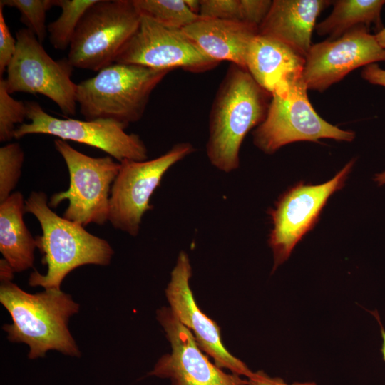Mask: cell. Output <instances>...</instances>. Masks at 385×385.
Here are the masks:
<instances>
[{
    "label": "cell",
    "instance_id": "33",
    "mask_svg": "<svg viewBox=\"0 0 385 385\" xmlns=\"http://www.w3.org/2000/svg\"><path fill=\"white\" fill-rule=\"evenodd\" d=\"M375 37L379 45L385 49V27L379 31Z\"/></svg>",
    "mask_w": 385,
    "mask_h": 385
},
{
    "label": "cell",
    "instance_id": "32",
    "mask_svg": "<svg viewBox=\"0 0 385 385\" xmlns=\"http://www.w3.org/2000/svg\"><path fill=\"white\" fill-rule=\"evenodd\" d=\"M185 2L192 12L199 14L200 9V0H185Z\"/></svg>",
    "mask_w": 385,
    "mask_h": 385
},
{
    "label": "cell",
    "instance_id": "9",
    "mask_svg": "<svg viewBox=\"0 0 385 385\" xmlns=\"http://www.w3.org/2000/svg\"><path fill=\"white\" fill-rule=\"evenodd\" d=\"M195 151L188 142L174 145L152 160L120 162L110 195L108 221L128 235H138L144 214L152 210L150 199L165 173L175 163Z\"/></svg>",
    "mask_w": 385,
    "mask_h": 385
},
{
    "label": "cell",
    "instance_id": "21",
    "mask_svg": "<svg viewBox=\"0 0 385 385\" xmlns=\"http://www.w3.org/2000/svg\"><path fill=\"white\" fill-rule=\"evenodd\" d=\"M97 0H53L61 9L60 16L47 26L50 42L55 49L69 48L76 30L86 11Z\"/></svg>",
    "mask_w": 385,
    "mask_h": 385
},
{
    "label": "cell",
    "instance_id": "18",
    "mask_svg": "<svg viewBox=\"0 0 385 385\" xmlns=\"http://www.w3.org/2000/svg\"><path fill=\"white\" fill-rule=\"evenodd\" d=\"M182 31L208 57L245 68L248 46L258 28L240 21L202 18Z\"/></svg>",
    "mask_w": 385,
    "mask_h": 385
},
{
    "label": "cell",
    "instance_id": "23",
    "mask_svg": "<svg viewBox=\"0 0 385 385\" xmlns=\"http://www.w3.org/2000/svg\"><path fill=\"white\" fill-rule=\"evenodd\" d=\"M0 6L16 9L21 14V21L26 26L42 43L47 31L46 12L53 6V0H1Z\"/></svg>",
    "mask_w": 385,
    "mask_h": 385
},
{
    "label": "cell",
    "instance_id": "7",
    "mask_svg": "<svg viewBox=\"0 0 385 385\" xmlns=\"http://www.w3.org/2000/svg\"><path fill=\"white\" fill-rule=\"evenodd\" d=\"M307 91L301 77L284 93L272 95L264 120L252 133L257 148L272 154L293 142L322 138L350 142L354 139V132L340 129L317 113Z\"/></svg>",
    "mask_w": 385,
    "mask_h": 385
},
{
    "label": "cell",
    "instance_id": "31",
    "mask_svg": "<svg viewBox=\"0 0 385 385\" xmlns=\"http://www.w3.org/2000/svg\"><path fill=\"white\" fill-rule=\"evenodd\" d=\"M371 314L375 317V318L376 319L380 326V331H381V338H382V344H381V351L382 353L383 359L385 361V329L380 320V317L378 312L376 311H374V312H371Z\"/></svg>",
    "mask_w": 385,
    "mask_h": 385
},
{
    "label": "cell",
    "instance_id": "15",
    "mask_svg": "<svg viewBox=\"0 0 385 385\" xmlns=\"http://www.w3.org/2000/svg\"><path fill=\"white\" fill-rule=\"evenodd\" d=\"M192 274L189 257L185 252L180 251L165 289L170 309L193 334L200 348L214 359L217 366L249 378L253 371L227 351L222 344L220 327L197 304L190 287Z\"/></svg>",
    "mask_w": 385,
    "mask_h": 385
},
{
    "label": "cell",
    "instance_id": "16",
    "mask_svg": "<svg viewBox=\"0 0 385 385\" xmlns=\"http://www.w3.org/2000/svg\"><path fill=\"white\" fill-rule=\"evenodd\" d=\"M305 58L282 42L257 34L245 56V69L272 95L286 91L302 77Z\"/></svg>",
    "mask_w": 385,
    "mask_h": 385
},
{
    "label": "cell",
    "instance_id": "29",
    "mask_svg": "<svg viewBox=\"0 0 385 385\" xmlns=\"http://www.w3.org/2000/svg\"><path fill=\"white\" fill-rule=\"evenodd\" d=\"M247 385H317L315 382H294L288 384L279 377H272L263 371L253 372L252 375L247 378Z\"/></svg>",
    "mask_w": 385,
    "mask_h": 385
},
{
    "label": "cell",
    "instance_id": "2",
    "mask_svg": "<svg viewBox=\"0 0 385 385\" xmlns=\"http://www.w3.org/2000/svg\"><path fill=\"white\" fill-rule=\"evenodd\" d=\"M270 94L245 68L231 63L217 89L209 118L206 153L217 169L230 173L239 168L242 143L249 131L264 120Z\"/></svg>",
    "mask_w": 385,
    "mask_h": 385
},
{
    "label": "cell",
    "instance_id": "30",
    "mask_svg": "<svg viewBox=\"0 0 385 385\" xmlns=\"http://www.w3.org/2000/svg\"><path fill=\"white\" fill-rule=\"evenodd\" d=\"M362 78L369 83L385 87V69L372 63L364 67Z\"/></svg>",
    "mask_w": 385,
    "mask_h": 385
},
{
    "label": "cell",
    "instance_id": "10",
    "mask_svg": "<svg viewBox=\"0 0 385 385\" xmlns=\"http://www.w3.org/2000/svg\"><path fill=\"white\" fill-rule=\"evenodd\" d=\"M25 103L30 122L16 128V139L31 134L50 135L98 148L119 163L148 159V149L140 136L127 133L125 131L127 127L119 122L110 119H61L47 113L36 101Z\"/></svg>",
    "mask_w": 385,
    "mask_h": 385
},
{
    "label": "cell",
    "instance_id": "20",
    "mask_svg": "<svg viewBox=\"0 0 385 385\" xmlns=\"http://www.w3.org/2000/svg\"><path fill=\"white\" fill-rule=\"evenodd\" d=\"M331 14L315 26L317 34L335 40L359 26H382L381 12L385 0H338Z\"/></svg>",
    "mask_w": 385,
    "mask_h": 385
},
{
    "label": "cell",
    "instance_id": "1",
    "mask_svg": "<svg viewBox=\"0 0 385 385\" xmlns=\"http://www.w3.org/2000/svg\"><path fill=\"white\" fill-rule=\"evenodd\" d=\"M14 276H0V302L10 314L12 323L3 329L11 342L26 344L31 359L56 350L79 356L81 353L68 327L69 318L79 304L61 289L29 294L11 282Z\"/></svg>",
    "mask_w": 385,
    "mask_h": 385
},
{
    "label": "cell",
    "instance_id": "24",
    "mask_svg": "<svg viewBox=\"0 0 385 385\" xmlns=\"http://www.w3.org/2000/svg\"><path fill=\"white\" fill-rule=\"evenodd\" d=\"M24 152L18 143H11L0 148V202L14 192L20 177Z\"/></svg>",
    "mask_w": 385,
    "mask_h": 385
},
{
    "label": "cell",
    "instance_id": "11",
    "mask_svg": "<svg viewBox=\"0 0 385 385\" xmlns=\"http://www.w3.org/2000/svg\"><path fill=\"white\" fill-rule=\"evenodd\" d=\"M354 163V160L349 161L324 183H299L282 194L270 210L273 227L268 242L273 252V271L289 258L298 242L314 227L329 197L344 186Z\"/></svg>",
    "mask_w": 385,
    "mask_h": 385
},
{
    "label": "cell",
    "instance_id": "8",
    "mask_svg": "<svg viewBox=\"0 0 385 385\" xmlns=\"http://www.w3.org/2000/svg\"><path fill=\"white\" fill-rule=\"evenodd\" d=\"M15 54L6 69L5 83L10 94H40L54 102L67 115L76 113L77 84L68 58L53 59L27 29L16 31Z\"/></svg>",
    "mask_w": 385,
    "mask_h": 385
},
{
    "label": "cell",
    "instance_id": "25",
    "mask_svg": "<svg viewBox=\"0 0 385 385\" xmlns=\"http://www.w3.org/2000/svg\"><path fill=\"white\" fill-rule=\"evenodd\" d=\"M26 118L25 102L14 98L7 91L5 79L0 78V141H10L14 138L16 125L23 124Z\"/></svg>",
    "mask_w": 385,
    "mask_h": 385
},
{
    "label": "cell",
    "instance_id": "5",
    "mask_svg": "<svg viewBox=\"0 0 385 385\" xmlns=\"http://www.w3.org/2000/svg\"><path fill=\"white\" fill-rule=\"evenodd\" d=\"M140 18L133 0H97L80 21L68 61L73 68L98 72L114 63L137 31Z\"/></svg>",
    "mask_w": 385,
    "mask_h": 385
},
{
    "label": "cell",
    "instance_id": "3",
    "mask_svg": "<svg viewBox=\"0 0 385 385\" xmlns=\"http://www.w3.org/2000/svg\"><path fill=\"white\" fill-rule=\"evenodd\" d=\"M24 210L40 223L42 235L36 237V245L43 255L42 263L48 268L45 274L32 272L30 286L60 290L63 280L74 269L111 263L114 251L109 242L57 215L49 206L44 192L32 191L25 200Z\"/></svg>",
    "mask_w": 385,
    "mask_h": 385
},
{
    "label": "cell",
    "instance_id": "13",
    "mask_svg": "<svg viewBox=\"0 0 385 385\" xmlns=\"http://www.w3.org/2000/svg\"><path fill=\"white\" fill-rule=\"evenodd\" d=\"M157 319L171 346L150 376L169 379L171 385H247V379L225 373L202 353L193 334L174 315L170 307L157 312Z\"/></svg>",
    "mask_w": 385,
    "mask_h": 385
},
{
    "label": "cell",
    "instance_id": "4",
    "mask_svg": "<svg viewBox=\"0 0 385 385\" xmlns=\"http://www.w3.org/2000/svg\"><path fill=\"white\" fill-rule=\"evenodd\" d=\"M170 71L114 63L77 84L80 113L87 120L110 119L127 127L143 117L151 93Z\"/></svg>",
    "mask_w": 385,
    "mask_h": 385
},
{
    "label": "cell",
    "instance_id": "6",
    "mask_svg": "<svg viewBox=\"0 0 385 385\" xmlns=\"http://www.w3.org/2000/svg\"><path fill=\"white\" fill-rule=\"evenodd\" d=\"M53 143L66 163L70 181L68 190L51 195L49 206L56 207L67 200L64 218L83 227L104 225L108 221L111 190L120 163L110 155L94 158L83 154L66 140L56 139Z\"/></svg>",
    "mask_w": 385,
    "mask_h": 385
},
{
    "label": "cell",
    "instance_id": "27",
    "mask_svg": "<svg viewBox=\"0 0 385 385\" xmlns=\"http://www.w3.org/2000/svg\"><path fill=\"white\" fill-rule=\"evenodd\" d=\"M241 21L255 26L261 25L267 15L272 1L270 0H240Z\"/></svg>",
    "mask_w": 385,
    "mask_h": 385
},
{
    "label": "cell",
    "instance_id": "12",
    "mask_svg": "<svg viewBox=\"0 0 385 385\" xmlns=\"http://www.w3.org/2000/svg\"><path fill=\"white\" fill-rule=\"evenodd\" d=\"M115 63L170 71L182 68L192 73L210 71L219 63L204 53L182 29L165 26L143 15L137 31Z\"/></svg>",
    "mask_w": 385,
    "mask_h": 385
},
{
    "label": "cell",
    "instance_id": "26",
    "mask_svg": "<svg viewBox=\"0 0 385 385\" xmlns=\"http://www.w3.org/2000/svg\"><path fill=\"white\" fill-rule=\"evenodd\" d=\"M199 15L202 18L240 21V0H200Z\"/></svg>",
    "mask_w": 385,
    "mask_h": 385
},
{
    "label": "cell",
    "instance_id": "28",
    "mask_svg": "<svg viewBox=\"0 0 385 385\" xmlns=\"http://www.w3.org/2000/svg\"><path fill=\"white\" fill-rule=\"evenodd\" d=\"M0 6V78L6 71L16 50L17 41L11 35Z\"/></svg>",
    "mask_w": 385,
    "mask_h": 385
},
{
    "label": "cell",
    "instance_id": "17",
    "mask_svg": "<svg viewBox=\"0 0 385 385\" xmlns=\"http://www.w3.org/2000/svg\"><path fill=\"white\" fill-rule=\"evenodd\" d=\"M327 0H274L258 34L278 40L305 58L312 34Z\"/></svg>",
    "mask_w": 385,
    "mask_h": 385
},
{
    "label": "cell",
    "instance_id": "22",
    "mask_svg": "<svg viewBox=\"0 0 385 385\" xmlns=\"http://www.w3.org/2000/svg\"><path fill=\"white\" fill-rule=\"evenodd\" d=\"M140 15L173 29H182L201 16L192 12L185 0H133Z\"/></svg>",
    "mask_w": 385,
    "mask_h": 385
},
{
    "label": "cell",
    "instance_id": "19",
    "mask_svg": "<svg viewBox=\"0 0 385 385\" xmlns=\"http://www.w3.org/2000/svg\"><path fill=\"white\" fill-rule=\"evenodd\" d=\"M25 200L19 191L0 202V252L14 272L33 267L36 245L24 220Z\"/></svg>",
    "mask_w": 385,
    "mask_h": 385
},
{
    "label": "cell",
    "instance_id": "14",
    "mask_svg": "<svg viewBox=\"0 0 385 385\" xmlns=\"http://www.w3.org/2000/svg\"><path fill=\"white\" fill-rule=\"evenodd\" d=\"M385 61V49L364 26L347 31L335 40L312 44L302 77L308 90L322 92L361 66Z\"/></svg>",
    "mask_w": 385,
    "mask_h": 385
}]
</instances>
